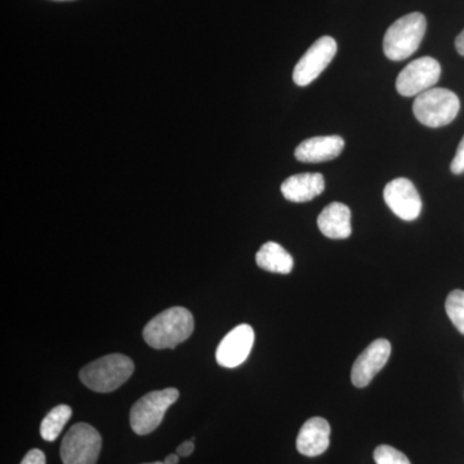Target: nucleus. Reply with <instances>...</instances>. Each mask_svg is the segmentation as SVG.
I'll list each match as a JSON object with an SVG mask.
<instances>
[{"mask_svg":"<svg viewBox=\"0 0 464 464\" xmlns=\"http://www.w3.org/2000/svg\"><path fill=\"white\" fill-rule=\"evenodd\" d=\"M179 454H170L164 460V464H179Z\"/></svg>","mask_w":464,"mask_h":464,"instance_id":"b1692460","label":"nucleus"},{"mask_svg":"<svg viewBox=\"0 0 464 464\" xmlns=\"http://www.w3.org/2000/svg\"><path fill=\"white\" fill-rule=\"evenodd\" d=\"M337 42L332 36L317 39L298 61L293 72V81L299 87H306L319 78L337 54Z\"/></svg>","mask_w":464,"mask_h":464,"instance_id":"0eeeda50","label":"nucleus"},{"mask_svg":"<svg viewBox=\"0 0 464 464\" xmlns=\"http://www.w3.org/2000/svg\"><path fill=\"white\" fill-rule=\"evenodd\" d=\"M374 460L377 464H411L404 453L390 445H381L375 449Z\"/></svg>","mask_w":464,"mask_h":464,"instance_id":"6ab92c4d","label":"nucleus"},{"mask_svg":"<svg viewBox=\"0 0 464 464\" xmlns=\"http://www.w3.org/2000/svg\"><path fill=\"white\" fill-rule=\"evenodd\" d=\"M331 426L324 418L308 420L298 433L297 449L302 456L319 457L329 448Z\"/></svg>","mask_w":464,"mask_h":464,"instance_id":"ddd939ff","label":"nucleus"},{"mask_svg":"<svg viewBox=\"0 0 464 464\" xmlns=\"http://www.w3.org/2000/svg\"><path fill=\"white\" fill-rule=\"evenodd\" d=\"M194 449V441H192V440L191 441H185L177 448V454H179V457H188L191 456Z\"/></svg>","mask_w":464,"mask_h":464,"instance_id":"4be33fe9","label":"nucleus"},{"mask_svg":"<svg viewBox=\"0 0 464 464\" xmlns=\"http://www.w3.org/2000/svg\"><path fill=\"white\" fill-rule=\"evenodd\" d=\"M194 332V316L188 308L172 307L150 320L143 329V340L155 350L176 348Z\"/></svg>","mask_w":464,"mask_h":464,"instance_id":"f257e3e1","label":"nucleus"},{"mask_svg":"<svg viewBox=\"0 0 464 464\" xmlns=\"http://www.w3.org/2000/svg\"><path fill=\"white\" fill-rule=\"evenodd\" d=\"M179 398L177 389L152 391L146 393L130 409V427L140 436L149 435L163 422L164 415Z\"/></svg>","mask_w":464,"mask_h":464,"instance_id":"39448f33","label":"nucleus"},{"mask_svg":"<svg viewBox=\"0 0 464 464\" xmlns=\"http://www.w3.org/2000/svg\"><path fill=\"white\" fill-rule=\"evenodd\" d=\"M255 344V331L248 324H241L221 341L217 348L216 359L224 368H237L248 359Z\"/></svg>","mask_w":464,"mask_h":464,"instance_id":"9b49d317","label":"nucleus"},{"mask_svg":"<svg viewBox=\"0 0 464 464\" xmlns=\"http://www.w3.org/2000/svg\"><path fill=\"white\" fill-rule=\"evenodd\" d=\"M450 170L454 174L464 173V136L459 146H458L456 157L451 161Z\"/></svg>","mask_w":464,"mask_h":464,"instance_id":"aec40b11","label":"nucleus"},{"mask_svg":"<svg viewBox=\"0 0 464 464\" xmlns=\"http://www.w3.org/2000/svg\"><path fill=\"white\" fill-rule=\"evenodd\" d=\"M445 310L458 332L464 335V290H453L445 302Z\"/></svg>","mask_w":464,"mask_h":464,"instance_id":"a211bd4d","label":"nucleus"},{"mask_svg":"<svg viewBox=\"0 0 464 464\" xmlns=\"http://www.w3.org/2000/svg\"><path fill=\"white\" fill-rule=\"evenodd\" d=\"M317 226L329 239H347L353 232L350 208L342 203L329 204L320 213Z\"/></svg>","mask_w":464,"mask_h":464,"instance_id":"2eb2a0df","label":"nucleus"},{"mask_svg":"<svg viewBox=\"0 0 464 464\" xmlns=\"http://www.w3.org/2000/svg\"><path fill=\"white\" fill-rule=\"evenodd\" d=\"M343 149L344 140L340 136L313 137L299 143L295 155L302 163H324L340 157Z\"/></svg>","mask_w":464,"mask_h":464,"instance_id":"f8f14e48","label":"nucleus"},{"mask_svg":"<svg viewBox=\"0 0 464 464\" xmlns=\"http://www.w3.org/2000/svg\"><path fill=\"white\" fill-rule=\"evenodd\" d=\"M325 190V179L322 173H299L290 176L282 185L286 200L293 203H307Z\"/></svg>","mask_w":464,"mask_h":464,"instance_id":"4468645a","label":"nucleus"},{"mask_svg":"<svg viewBox=\"0 0 464 464\" xmlns=\"http://www.w3.org/2000/svg\"><path fill=\"white\" fill-rule=\"evenodd\" d=\"M456 48L458 53L464 57V30L459 34V35L457 36Z\"/></svg>","mask_w":464,"mask_h":464,"instance_id":"5701e85b","label":"nucleus"},{"mask_svg":"<svg viewBox=\"0 0 464 464\" xmlns=\"http://www.w3.org/2000/svg\"><path fill=\"white\" fill-rule=\"evenodd\" d=\"M21 464H45V456L39 449H33L24 457Z\"/></svg>","mask_w":464,"mask_h":464,"instance_id":"412c9836","label":"nucleus"},{"mask_svg":"<svg viewBox=\"0 0 464 464\" xmlns=\"http://www.w3.org/2000/svg\"><path fill=\"white\" fill-rule=\"evenodd\" d=\"M383 198L390 209L404 221H414L422 212L420 192L408 179L401 177L387 183Z\"/></svg>","mask_w":464,"mask_h":464,"instance_id":"1a4fd4ad","label":"nucleus"},{"mask_svg":"<svg viewBox=\"0 0 464 464\" xmlns=\"http://www.w3.org/2000/svg\"><path fill=\"white\" fill-rule=\"evenodd\" d=\"M258 267L268 273L290 274L295 266L292 256L280 244L268 241L264 244L256 255Z\"/></svg>","mask_w":464,"mask_h":464,"instance_id":"dca6fc26","label":"nucleus"},{"mask_svg":"<svg viewBox=\"0 0 464 464\" xmlns=\"http://www.w3.org/2000/svg\"><path fill=\"white\" fill-rule=\"evenodd\" d=\"M101 447L102 438L94 427L76 423L61 442V459L63 464H96Z\"/></svg>","mask_w":464,"mask_h":464,"instance_id":"423d86ee","label":"nucleus"},{"mask_svg":"<svg viewBox=\"0 0 464 464\" xmlns=\"http://www.w3.org/2000/svg\"><path fill=\"white\" fill-rule=\"evenodd\" d=\"M441 76V66L435 58L420 57L411 61L396 79V90L404 97L418 96L431 90Z\"/></svg>","mask_w":464,"mask_h":464,"instance_id":"6e6552de","label":"nucleus"},{"mask_svg":"<svg viewBox=\"0 0 464 464\" xmlns=\"http://www.w3.org/2000/svg\"><path fill=\"white\" fill-rule=\"evenodd\" d=\"M72 414V408L67 405H58L52 409L41 424L42 438L45 441H54L63 432L66 423L69 422Z\"/></svg>","mask_w":464,"mask_h":464,"instance_id":"f3484780","label":"nucleus"},{"mask_svg":"<svg viewBox=\"0 0 464 464\" xmlns=\"http://www.w3.org/2000/svg\"><path fill=\"white\" fill-rule=\"evenodd\" d=\"M426 30V17L420 12L399 18L384 34V54L391 61L406 60L420 48Z\"/></svg>","mask_w":464,"mask_h":464,"instance_id":"7ed1b4c3","label":"nucleus"},{"mask_svg":"<svg viewBox=\"0 0 464 464\" xmlns=\"http://www.w3.org/2000/svg\"><path fill=\"white\" fill-rule=\"evenodd\" d=\"M134 364L121 353L101 357L79 372L82 383L94 392L109 393L123 386L133 374Z\"/></svg>","mask_w":464,"mask_h":464,"instance_id":"f03ea898","label":"nucleus"},{"mask_svg":"<svg viewBox=\"0 0 464 464\" xmlns=\"http://www.w3.org/2000/svg\"><path fill=\"white\" fill-rule=\"evenodd\" d=\"M391 356V343L387 340H375L357 357L351 372V381L357 389H364L387 364Z\"/></svg>","mask_w":464,"mask_h":464,"instance_id":"9d476101","label":"nucleus"},{"mask_svg":"<svg viewBox=\"0 0 464 464\" xmlns=\"http://www.w3.org/2000/svg\"><path fill=\"white\" fill-rule=\"evenodd\" d=\"M459 110L460 101L457 94L445 88H431L418 94L413 105L417 121L430 128L450 124Z\"/></svg>","mask_w":464,"mask_h":464,"instance_id":"20e7f679","label":"nucleus"},{"mask_svg":"<svg viewBox=\"0 0 464 464\" xmlns=\"http://www.w3.org/2000/svg\"><path fill=\"white\" fill-rule=\"evenodd\" d=\"M143 464H164V462H163V463H161V462H154V463H143Z\"/></svg>","mask_w":464,"mask_h":464,"instance_id":"393cba45","label":"nucleus"}]
</instances>
